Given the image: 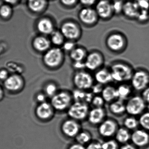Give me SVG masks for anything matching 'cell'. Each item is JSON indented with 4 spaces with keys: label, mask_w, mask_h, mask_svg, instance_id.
<instances>
[{
    "label": "cell",
    "mask_w": 149,
    "mask_h": 149,
    "mask_svg": "<svg viewBox=\"0 0 149 149\" xmlns=\"http://www.w3.org/2000/svg\"><path fill=\"white\" fill-rule=\"evenodd\" d=\"M65 52L61 47H52L43 53L42 61L44 65L50 70L60 68L65 61Z\"/></svg>",
    "instance_id": "1"
},
{
    "label": "cell",
    "mask_w": 149,
    "mask_h": 149,
    "mask_svg": "<svg viewBox=\"0 0 149 149\" xmlns=\"http://www.w3.org/2000/svg\"><path fill=\"white\" fill-rule=\"evenodd\" d=\"M109 70L113 81L118 83H124L131 80L134 73L129 65L121 61L114 62Z\"/></svg>",
    "instance_id": "2"
},
{
    "label": "cell",
    "mask_w": 149,
    "mask_h": 149,
    "mask_svg": "<svg viewBox=\"0 0 149 149\" xmlns=\"http://www.w3.org/2000/svg\"><path fill=\"white\" fill-rule=\"evenodd\" d=\"M72 92L66 90L59 91L51 98L50 103L55 111L62 112L67 111L73 103Z\"/></svg>",
    "instance_id": "3"
},
{
    "label": "cell",
    "mask_w": 149,
    "mask_h": 149,
    "mask_svg": "<svg viewBox=\"0 0 149 149\" xmlns=\"http://www.w3.org/2000/svg\"><path fill=\"white\" fill-rule=\"evenodd\" d=\"M107 48L112 52L120 53L127 48V40L125 36L120 32H112L107 36L106 39Z\"/></svg>",
    "instance_id": "4"
},
{
    "label": "cell",
    "mask_w": 149,
    "mask_h": 149,
    "mask_svg": "<svg viewBox=\"0 0 149 149\" xmlns=\"http://www.w3.org/2000/svg\"><path fill=\"white\" fill-rule=\"evenodd\" d=\"M59 30L66 40L76 42L82 35L80 25L74 20H65L61 24Z\"/></svg>",
    "instance_id": "5"
},
{
    "label": "cell",
    "mask_w": 149,
    "mask_h": 149,
    "mask_svg": "<svg viewBox=\"0 0 149 149\" xmlns=\"http://www.w3.org/2000/svg\"><path fill=\"white\" fill-rule=\"evenodd\" d=\"M93 76L87 71H76L72 78V82L76 89L88 91L94 84Z\"/></svg>",
    "instance_id": "6"
},
{
    "label": "cell",
    "mask_w": 149,
    "mask_h": 149,
    "mask_svg": "<svg viewBox=\"0 0 149 149\" xmlns=\"http://www.w3.org/2000/svg\"><path fill=\"white\" fill-rule=\"evenodd\" d=\"M90 111L89 105L84 102L74 101L67 110L69 118L78 122L87 119Z\"/></svg>",
    "instance_id": "7"
},
{
    "label": "cell",
    "mask_w": 149,
    "mask_h": 149,
    "mask_svg": "<svg viewBox=\"0 0 149 149\" xmlns=\"http://www.w3.org/2000/svg\"><path fill=\"white\" fill-rule=\"evenodd\" d=\"M78 19L87 27H93L97 24L99 18L95 9L92 7H83L79 11Z\"/></svg>",
    "instance_id": "8"
},
{
    "label": "cell",
    "mask_w": 149,
    "mask_h": 149,
    "mask_svg": "<svg viewBox=\"0 0 149 149\" xmlns=\"http://www.w3.org/2000/svg\"><path fill=\"white\" fill-rule=\"evenodd\" d=\"M84 62L86 69L96 71L102 68L105 63V58L100 52L93 50L88 53Z\"/></svg>",
    "instance_id": "9"
},
{
    "label": "cell",
    "mask_w": 149,
    "mask_h": 149,
    "mask_svg": "<svg viewBox=\"0 0 149 149\" xmlns=\"http://www.w3.org/2000/svg\"><path fill=\"white\" fill-rule=\"evenodd\" d=\"M146 104L141 96L131 97L126 103V112L130 116L141 115L146 108Z\"/></svg>",
    "instance_id": "10"
},
{
    "label": "cell",
    "mask_w": 149,
    "mask_h": 149,
    "mask_svg": "<svg viewBox=\"0 0 149 149\" xmlns=\"http://www.w3.org/2000/svg\"><path fill=\"white\" fill-rule=\"evenodd\" d=\"M118 122L112 118H106L98 126V131L101 137L110 139L115 136L119 129Z\"/></svg>",
    "instance_id": "11"
},
{
    "label": "cell",
    "mask_w": 149,
    "mask_h": 149,
    "mask_svg": "<svg viewBox=\"0 0 149 149\" xmlns=\"http://www.w3.org/2000/svg\"><path fill=\"white\" fill-rule=\"evenodd\" d=\"M130 81L134 89L142 92L149 86V73L143 70L136 71L133 73Z\"/></svg>",
    "instance_id": "12"
},
{
    "label": "cell",
    "mask_w": 149,
    "mask_h": 149,
    "mask_svg": "<svg viewBox=\"0 0 149 149\" xmlns=\"http://www.w3.org/2000/svg\"><path fill=\"white\" fill-rule=\"evenodd\" d=\"M62 134L69 138H75L81 130L79 122L69 118L62 122L60 127Z\"/></svg>",
    "instance_id": "13"
},
{
    "label": "cell",
    "mask_w": 149,
    "mask_h": 149,
    "mask_svg": "<svg viewBox=\"0 0 149 149\" xmlns=\"http://www.w3.org/2000/svg\"><path fill=\"white\" fill-rule=\"evenodd\" d=\"M95 7L100 19L108 20L114 15L112 2L108 0H98Z\"/></svg>",
    "instance_id": "14"
},
{
    "label": "cell",
    "mask_w": 149,
    "mask_h": 149,
    "mask_svg": "<svg viewBox=\"0 0 149 149\" xmlns=\"http://www.w3.org/2000/svg\"><path fill=\"white\" fill-rule=\"evenodd\" d=\"M55 111L50 102L46 101L39 104L36 108V113L41 120L49 121L54 117Z\"/></svg>",
    "instance_id": "15"
},
{
    "label": "cell",
    "mask_w": 149,
    "mask_h": 149,
    "mask_svg": "<svg viewBox=\"0 0 149 149\" xmlns=\"http://www.w3.org/2000/svg\"><path fill=\"white\" fill-rule=\"evenodd\" d=\"M36 28L41 35L45 36H49L56 29L54 21L47 16L43 17L38 21Z\"/></svg>",
    "instance_id": "16"
},
{
    "label": "cell",
    "mask_w": 149,
    "mask_h": 149,
    "mask_svg": "<svg viewBox=\"0 0 149 149\" xmlns=\"http://www.w3.org/2000/svg\"><path fill=\"white\" fill-rule=\"evenodd\" d=\"M131 140L135 147L143 148L149 143V134L142 129H136L131 134Z\"/></svg>",
    "instance_id": "17"
},
{
    "label": "cell",
    "mask_w": 149,
    "mask_h": 149,
    "mask_svg": "<svg viewBox=\"0 0 149 149\" xmlns=\"http://www.w3.org/2000/svg\"><path fill=\"white\" fill-rule=\"evenodd\" d=\"M107 112L104 108H93L90 109L87 120L93 126H99L105 119Z\"/></svg>",
    "instance_id": "18"
},
{
    "label": "cell",
    "mask_w": 149,
    "mask_h": 149,
    "mask_svg": "<svg viewBox=\"0 0 149 149\" xmlns=\"http://www.w3.org/2000/svg\"><path fill=\"white\" fill-rule=\"evenodd\" d=\"M140 10L136 1L127 0L124 2L122 14L128 19H136Z\"/></svg>",
    "instance_id": "19"
},
{
    "label": "cell",
    "mask_w": 149,
    "mask_h": 149,
    "mask_svg": "<svg viewBox=\"0 0 149 149\" xmlns=\"http://www.w3.org/2000/svg\"><path fill=\"white\" fill-rule=\"evenodd\" d=\"M32 45L37 51L42 53H44L51 48L52 45L49 38L42 35L37 36L34 38Z\"/></svg>",
    "instance_id": "20"
},
{
    "label": "cell",
    "mask_w": 149,
    "mask_h": 149,
    "mask_svg": "<svg viewBox=\"0 0 149 149\" xmlns=\"http://www.w3.org/2000/svg\"><path fill=\"white\" fill-rule=\"evenodd\" d=\"M95 72L94 78L96 83L106 86L113 81L109 69L102 67Z\"/></svg>",
    "instance_id": "21"
},
{
    "label": "cell",
    "mask_w": 149,
    "mask_h": 149,
    "mask_svg": "<svg viewBox=\"0 0 149 149\" xmlns=\"http://www.w3.org/2000/svg\"><path fill=\"white\" fill-rule=\"evenodd\" d=\"M73 101H74L84 102L88 104H91L94 95L91 91L74 89L72 92Z\"/></svg>",
    "instance_id": "22"
},
{
    "label": "cell",
    "mask_w": 149,
    "mask_h": 149,
    "mask_svg": "<svg viewBox=\"0 0 149 149\" xmlns=\"http://www.w3.org/2000/svg\"><path fill=\"white\" fill-rule=\"evenodd\" d=\"M49 0H28L29 8L34 13L44 12L49 6Z\"/></svg>",
    "instance_id": "23"
},
{
    "label": "cell",
    "mask_w": 149,
    "mask_h": 149,
    "mask_svg": "<svg viewBox=\"0 0 149 149\" xmlns=\"http://www.w3.org/2000/svg\"><path fill=\"white\" fill-rule=\"evenodd\" d=\"M88 53L86 48L77 45L69 52V57L73 62H82L85 61Z\"/></svg>",
    "instance_id": "24"
},
{
    "label": "cell",
    "mask_w": 149,
    "mask_h": 149,
    "mask_svg": "<svg viewBox=\"0 0 149 149\" xmlns=\"http://www.w3.org/2000/svg\"><path fill=\"white\" fill-rule=\"evenodd\" d=\"M109 110L114 115H122L126 112V103H124V101L117 99L109 103Z\"/></svg>",
    "instance_id": "25"
},
{
    "label": "cell",
    "mask_w": 149,
    "mask_h": 149,
    "mask_svg": "<svg viewBox=\"0 0 149 149\" xmlns=\"http://www.w3.org/2000/svg\"><path fill=\"white\" fill-rule=\"evenodd\" d=\"M101 95L107 103H110L118 99L116 87L109 85L104 86Z\"/></svg>",
    "instance_id": "26"
},
{
    "label": "cell",
    "mask_w": 149,
    "mask_h": 149,
    "mask_svg": "<svg viewBox=\"0 0 149 149\" xmlns=\"http://www.w3.org/2000/svg\"><path fill=\"white\" fill-rule=\"evenodd\" d=\"M131 135L129 130L126 128H119L115 135V138L118 143L124 144L128 143L131 140Z\"/></svg>",
    "instance_id": "27"
},
{
    "label": "cell",
    "mask_w": 149,
    "mask_h": 149,
    "mask_svg": "<svg viewBox=\"0 0 149 149\" xmlns=\"http://www.w3.org/2000/svg\"><path fill=\"white\" fill-rule=\"evenodd\" d=\"M49 38L52 45L61 48L66 40L60 30L56 29L50 35Z\"/></svg>",
    "instance_id": "28"
},
{
    "label": "cell",
    "mask_w": 149,
    "mask_h": 149,
    "mask_svg": "<svg viewBox=\"0 0 149 149\" xmlns=\"http://www.w3.org/2000/svg\"><path fill=\"white\" fill-rule=\"evenodd\" d=\"M22 85V80L19 77L17 76L9 77L5 80V87L7 89L10 91H16L18 90Z\"/></svg>",
    "instance_id": "29"
},
{
    "label": "cell",
    "mask_w": 149,
    "mask_h": 149,
    "mask_svg": "<svg viewBox=\"0 0 149 149\" xmlns=\"http://www.w3.org/2000/svg\"><path fill=\"white\" fill-rule=\"evenodd\" d=\"M118 99L125 100L130 96L132 91L131 87L128 85L122 83L116 87Z\"/></svg>",
    "instance_id": "30"
},
{
    "label": "cell",
    "mask_w": 149,
    "mask_h": 149,
    "mask_svg": "<svg viewBox=\"0 0 149 149\" xmlns=\"http://www.w3.org/2000/svg\"><path fill=\"white\" fill-rule=\"evenodd\" d=\"M74 139L76 143L84 146L92 141V135L88 130H81Z\"/></svg>",
    "instance_id": "31"
},
{
    "label": "cell",
    "mask_w": 149,
    "mask_h": 149,
    "mask_svg": "<svg viewBox=\"0 0 149 149\" xmlns=\"http://www.w3.org/2000/svg\"><path fill=\"white\" fill-rule=\"evenodd\" d=\"M44 93L48 98H51L58 92V87L53 82H49L45 86Z\"/></svg>",
    "instance_id": "32"
},
{
    "label": "cell",
    "mask_w": 149,
    "mask_h": 149,
    "mask_svg": "<svg viewBox=\"0 0 149 149\" xmlns=\"http://www.w3.org/2000/svg\"><path fill=\"white\" fill-rule=\"evenodd\" d=\"M123 125L124 127L129 130H135L139 125V121L134 116H129L125 118L123 121Z\"/></svg>",
    "instance_id": "33"
},
{
    "label": "cell",
    "mask_w": 149,
    "mask_h": 149,
    "mask_svg": "<svg viewBox=\"0 0 149 149\" xmlns=\"http://www.w3.org/2000/svg\"><path fill=\"white\" fill-rule=\"evenodd\" d=\"M138 121L139 125L143 129L149 131V112H145L142 114Z\"/></svg>",
    "instance_id": "34"
},
{
    "label": "cell",
    "mask_w": 149,
    "mask_h": 149,
    "mask_svg": "<svg viewBox=\"0 0 149 149\" xmlns=\"http://www.w3.org/2000/svg\"><path fill=\"white\" fill-rule=\"evenodd\" d=\"M102 149H119V143L115 140L109 139L102 143Z\"/></svg>",
    "instance_id": "35"
},
{
    "label": "cell",
    "mask_w": 149,
    "mask_h": 149,
    "mask_svg": "<svg viewBox=\"0 0 149 149\" xmlns=\"http://www.w3.org/2000/svg\"><path fill=\"white\" fill-rule=\"evenodd\" d=\"M112 3L114 15L122 14L124 2L122 0H116L112 2Z\"/></svg>",
    "instance_id": "36"
},
{
    "label": "cell",
    "mask_w": 149,
    "mask_h": 149,
    "mask_svg": "<svg viewBox=\"0 0 149 149\" xmlns=\"http://www.w3.org/2000/svg\"><path fill=\"white\" fill-rule=\"evenodd\" d=\"M105 102L101 95H96L94 96L91 104L93 108H103Z\"/></svg>",
    "instance_id": "37"
},
{
    "label": "cell",
    "mask_w": 149,
    "mask_h": 149,
    "mask_svg": "<svg viewBox=\"0 0 149 149\" xmlns=\"http://www.w3.org/2000/svg\"><path fill=\"white\" fill-rule=\"evenodd\" d=\"M76 42L75 41L66 40L61 48L64 52H65L69 53L77 46Z\"/></svg>",
    "instance_id": "38"
},
{
    "label": "cell",
    "mask_w": 149,
    "mask_h": 149,
    "mask_svg": "<svg viewBox=\"0 0 149 149\" xmlns=\"http://www.w3.org/2000/svg\"><path fill=\"white\" fill-rule=\"evenodd\" d=\"M138 22L141 23H145L149 20V10H140L138 16L136 18Z\"/></svg>",
    "instance_id": "39"
},
{
    "label": "cell",
    "mask_w": 149,
    "mask_h": 149,
    "mask_svg": "<svg viewBox=\"0 0 149 149\" xmlns=\"http://www.w3.org/2000/svg\"><path fill=\"white\" fill-rule=\"evenodd\" d=\"M60 3L63 7L68 8H74L79 3V0H59Z\"/></svg>",
    "instance_id": "40"
},
{
    "label": "cell",
    "mask_w": 149,
    "mask_h": 149,
    "mask_svg": "<svg viewBox=\"0 0 149 149\" xmlns=\"http://www.w3.org/2000/svg\"><path fill=\"white\" fill-rule=\"evenodd\" d=\"M11 9L8 5H3L0 8V15L2 17L7 18L11 14Z\"/></svg>",
    "instance_id": "41"
},
{
    "label": "cell",
    "mask_w": 149,
    "mask_h": 149,
    "mask_svg": "<svg viewBox=\"0 0 149 149\" xmlns=\"http://www.w3.org/2000/svg\"><path fill=\"white\" fill-rule=\"evenodd\" d=\"M104 86H105L103 85L96 83V84H94L90 91L94 95H100V94H101Z\"/></svg>",
    "instance_id": "42"
},
{
    "label": "cell",
    "mask_w": 149,
    "mask_h": 149,
    "mask_svg": "<svg viewBox=\"0 0 149 149\" xmlns=\"http://www.w3.org/2000/svg\"><path fill=\"white\" fill-rule=\"evenodd\" d=\"M141 10H149V1L148 0H137L136 1Z\"/></svg>",
    "instance_id": "43"
},
{
    "label": "cell",
    "mask_w": 149,
    "mask_h": 149,
    "mask_svg": "<svg viewBox=\"0 0 149 149\" xmlns=\"http://www.w3.org/2000/svg\"><path fill=\"white\" fill-rule=\"evenodd\" d=\"M86 149H102V143L98 141H92L88 144Z\"/></svg>",
    "instance_id": "44"
},
{
    "label": "cell",
    "mask_w": 149,
    "mask_h": 149,
    "mask_svg": "<svg viewBox=\"0 0 149 149\" xmlns=\"http://www.w3.org/2000/svg\"><path fill=\"white\" fill-rule=\"evenodd\" d=\"M98 0H79V3L83 7H92L95 6Z\"/></svg>",
    "instance_id": "45"
},
{
    "label": "cell",
    "mask_w": 149,
    "mask_h": 149,
    "mask_svg": "<svg viewBox=\"0 0 149 149\" xmlns=\"http://www.w3.org/2000/svg\"><path fill=\"white\" fill-rule=\"evenodd\" d=\"M72 67L76 71H81L86 69L84 61L73 62Z\"/></svg>",
    "instance_id": "46"
},
{
    "label": "cell",
    "mask_w": 149,
    "mask_h": 149,
    "mask_svg": "<svg viewBox=\"0 0 149 149\" xmlns=\"http://www.w3.org/2000/svg\"><path fill=\"white\" fill-rule=\"evenodd\" d=\"M141 97L146 103L149 104V86L142 91Z\"/></svg>",
    "instance_id": "47"
},
{
    "label": "cell",
    "mask_w": 149,
    "mask_h": 149,
    "mask_svg": "<svg viewBox=\"0 0 149 149\" xmlns=\"http://www.w3.org/2000/svg\"><path fill=\"white\" fill-rule=\"evenodd\" d=\"M47 98L48 97L44 93H39V94H38L36 99L39 103H42L46 101V98Z\"/></svg>",
    "instance_id": "48"
},
{
    "label": "cell",
    "mask_w": 149,
    "mask_h": 149,
    "mask_svg": "<svg viewBox=\"0 0 149 149\" xmlns=\"http://www.w3.org/2000/svg\"><path fill=\"white\" fill-rule=\"evenodd\" d=\"M68 149H86V148L83 145L76 143L71 145Z\"/></svg>",
    "instance_id": "49"
},
{
    "label": "cell",
    "mask_w": 149,
    "mask_h": 149,
    "mask_svg": "<svg viewBox=\"0 0 149 149\" xmlns=\"http://www.w3.org/2000/svg\"><path fill=\"white\" fill-rule=\"evenodd\" d=\"M119 149H137L135 146L129 143L123 144Z\"/></svg>",
    "instance_id": "50"
},
{
    "label": "cell",
    "mask_w": 149,
    "mask_h": 149,
    "mask_svg": "<svg viewBox=\"0 0 149 149\" xmlns=\"http://www.w3.org/2000/svg\"><path fill=\"white\" fill-rule=\"evenodd\" d=\"M8 73L5 71H0V79L2 80L7 79L8 78Z\"/></svg>",
    "instance_id": "51"
},
{
    "label": "cell",
    "mask_w": 149,
    "mask_h": 149,
    "mask_svg": "<svg viewBox=\"0 0 149 149\" xmlns=\"http://www.w3.org/2000/svg\"><path fill=\"white\" fill-rule=\"evenodd\" d=\"M4 1L8 3H10V4H15L19 0H3Z\"/></svg>",
    "instance_id": "52"
},
{
    "label": "cell",
    "mask_w": 149,
    "mask_h": 149,
    "mask_svg": "<svg viewBox=\"0 0 149 149\" xmlns=\"http://www.w3.org/2000/svg\"><path fill=\"white\" fill-rule=\"evenodd\" d=\"M2 95V91L1 90V88H0V98L1 97Z\"/></svg>",
    "instance_id": "53"
},
{
    "label": "cell",
    "mask_w": 149,
    "mask_h": 149,
    "mask_svg": "<svg viewBox=\"0 0 149 149\" xmlns=\"http://www.w3.org/2000/svg\"><path fill=\"white\" fill-rule=\"evenodd\" d=\"M108 1H110L111 2H113L114 1H116V0H108Z\"/></svg>",
    "instance_id": "54"
},
{
    "label": "cell",
    "mask_w": 149,
    "mask_h": 149,
    "mask_svg": "<svg viewBox=\"0 0 149 149\" xmlns=\"http://www.w3.org/2000/svg\"><path fill=\"white\" fill-rule=\"evenodd\" d=\"M129 1H136L137 0H129Z\"/></svg>",
    "instance_id": "55"
},
{
    "label": "cell",
    "mask_w": 149,
    "mask_h": 149,
    "mask_svg": "<svg viewBox=\"0 0 149 149\" xmlns=\"http://www.w3.org/2000/svg\"><path fill=\"white\" fill-rule=\"evenodd\" d=\"M148 1H149V0H148Z\"/></svg>",
    "instance_id": "56"
}]
</instances>
